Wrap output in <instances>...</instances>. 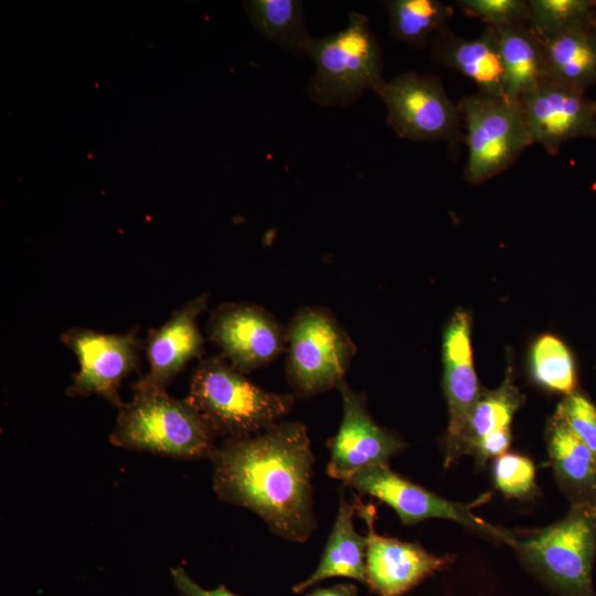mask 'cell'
I'll return each instance as SVG.
<instances>
[{"instance_id":"cell-7","label":"cell","mask_w":596,"mask_h":596,"mask_svg":"<svg viewBox=\"0 0 596 596\" xmlns=\"http://www.w3.org/2000/svg\"><path fill=\"white\" fill-rule=\"evenodd\" d=\"M468 159L465 178L480 184L507 170L532 143L519 100L479 92L462 98Z\"/></svg>"},{"instance_id":"cell-20","label":"cell","mask_w":596,"mask_h":596,"mask_svg":"<svg viewBox=\"0 0 596 596\" xmlns=\"http://www.w3.org/2000/svg\"><path fill=\"white\" fill-rule=\"evenodd\" d=\"M504 71L505 97L519 100L546 79L543 45L529 24L496 29Z\"/></svg>"},{"instance_id":"cell-23","label":"cell","mask_w":596,"mask_h":596,"mask_svg":"<svg viewBox=\"0 0 596 596\" xmlns=\"http://www.w3.org/2000/svg\"><path fill=\"white\" fill-rule=\"evenodd\" d=\"M383 3L389 14L390 35L418 49L429 45L454 15L453 7L438 0H389Z\"/></svg>"},{"instance_id":"cell-24","label":"cell","mask_w":596,"mask_h":596,"mask_svg":"<svg viewBox=\"0 0 596 596\" xmlns=\"http://www.w3.org/2000/svg\"><path fill=\"white\" fill-rule=\"evenodd\" d=\"M511 376L508 375L498 389L482 391L469 417L465 455H471L476 445L486 436L511 429L512 418L523 402V396Z\"/></svg>"},{"instance_id":"cell-32","label":"cell","mask_w":596,"mask_h":596,"mask_svg":"<svg viewBox=\"0 0 596 596\" xmlns=\"http://www.w3.org/2000/svg\"><path fill=\"white\" fill-rule=\"evenodd\" d=\"M594 9L596 11V0H593Z\"/></svg>"},{"instance_id":"cell-12","label":"cell","mask_w":596,"mask_h":596,"mask_svg":"<svg viewBox=\"0 0 596 596\" xmlns=\"http://www.w3.org/2000/svg\"><path fill=\"white\" fill-rule=\"evenodd\" d=\"M207 333L230 364L244 374L273 362L287 345V329L267 310L248 302L217 307Z\"/></svg>"},{"instance_id":"cell-8","label":"cell","mask_w":596,"mask_h":596,"mask_svg":"<svg viewBox=\"0 0 596 596\" xmlns=\"http://www.w3.org/2000/svg\"><path fill=\"white\" fill-rule=\"evenodd\" d=\"M386 108V121L403 139L418 142L461 139L462 117L441 82L429 74L405 72L374 91Z\"/></svg>"},{"instance_id":"cell-3","label":"cell","mask_w":596,"mask_h":596,"mask_svg":"<svg viewBox=\"0 0 596 596\" xmlns=\"http://www.w3.org/2000/svg\"><path fill=\"white\" fill-rule=\"evenodd\" d=\"M185 398L224 438L267 429L290 412L295 401L291 394L263 390L217 356L198 364Z\"/></svg>"},{"instance_id":"cell-6","label":"cell","mask_w":596,"mask_h":596,"mask_svg":"<svg viewBox=\"0 0 596 596\" xmlns=\"http://www.w3.org/2000/svg\"><path fill=\"white\" fill-rule=\"evenodd\" d=\"M287 381L297 396L310 397L339 386L356 348L323 307H302L287 328Z\"/></svg>"},{"instance_id":"cell-5","label":"cell","mask_w":596,"mask_h":596,"mask_svg":"<svg viewBox=\"0 0 596 596\" xmlns=\"http://www.w3.org/2000/svg\"><path fill=\"white\" fill-rule=\"evenodd\" d=\"M308 57L315 72L306 94L322 107L350 106L384 81L380 43L369 19L359 12L349 14L342 30L315 39Z\"/></svg>"},{"instance_id":"cell-28","label":"cell","mask_w":596,"mask_h":596,"mask_svg":"<svg viewBox=\"0 0 596 596\" xmlns=\"http://www.w3.org/2000/svg\"><path fill=\"white\" fill-rule=\"evenodd\" d=\"M457 6L465 14L485 21L494 29L510 24H529L531 10L524 0H459Z\"/></svg>"},{"instance_id":"cell-14","label":"cell","mask_w":596,"mask_h":596,"mask_svg":"<svg viewBox=\"0 0 596 596\" xmlns=\"http://www.w3.org/2000/svg\"><path fill=\"white\" fill-rule=\"evenodd\" d=\"M470 317L457 311L450 318L443 341L444 392L448 404L445 466L465 455V437L471 412L481 389L472 362Z\"/></svg>"},{"instance_id":"cell-11","label":"cell","mask_w":596,"mask_h":596,"mask_svg":"<svg viewBox=\"0 0 596 596\" xmlns=\"http://www.w3.org/2000/svg\"><path fill=\"white\" fill-rule=\"evenodd\" d=\"M338 390L342 401V421L329 440L328 475L344 485L360 471L389 464L405 444L394 432L380 426L368 411L366 398L342 381Z\"/></svg>"},{"instance_id":"cell-31","label":"cell","mask_w":596,"mask_h":596,"mask_svg":"<svg viewBox=\"0 0 596 596\" xmlns=\"http://www.w3.org/2000/svg\"><path fill=\"white\" fill-rule=\"evenodd\" d=\"M306 596H358V587L351 583H342L331 587L317 588Z\"/></svg>"},{"instance_id":"cell-15","label":"cell","mask_w":596,"mask_h":596,"mask_svg":"<svg viewBox=\"0 0 596 596\" xmlns=\"http://www.w3.org/2000/svg\"><path fill=\"white\" fill-rule=\"evenodd\" d=\"M358 514L368 525L365 554L366 585L377 596H403L422 581L453 562L449 555L437 556L422 546L374 530L373 505L355 503Z\"/></svg>"},{"instance_id":"cell-19","label":"cell","mask_w":596,"mask_h":596,"mask_svg":"<svg viewBox=\"0 0 596 596\" xmlns=\"http://www.w3.org/2000/svg\"><path fill=\"white\" fill-rule=\"evenodd\" d=\"M355 503H349L344 491L340 492L338 513L328 536L321 560L315 572L305 581L296 584L295 593H301L331 577H345L366 585L365 554L366 536L360 535L354 528Z\"/></svg>"},{"instance_id":"cell-16","label":"cell","mask_w":596,"mask_h":596,"mask_svg":"<svg viewBox=\"0 0 596 596\" xmlns=\"http://www.w3.org/2000/svg\"><path fill=\"white\" fill-rule=\"evenodd\" d=\"M209 299V292H202L174 310L161 327L149 331L145 345L149 370L134 391L166 390L191 360L201 358L204 339L196 319Z\"/></svg>"},{"instance_id":"cell-4","label":"cell","mask_w":596,"mask_h":596,"mask_svg":"<svg viewBox=\"0 0 596 596\" xmlns=\"http://www.w3.org/2000/svg\"><path fill=\"white\" fill-rule=\"evenodd\" d=\"M512 549L558 596H596V503H573L560 521L515 535Z\"/></svg>"},{"instance_id":"cell-21","label":"cell","mask_w":596,"mask_h":596,"mask_svg":"<svg viewBox=\"0 0 596 596\" xmlns=\"http://www.w3.org/2000/svg\"><path fill=\"white\" fill-rule=\"evenodd\" d=\"M541 42L547 81L582 93L596 83V30L570 31Z\"/></svg>"},{"instance_id":"cell-26","label":"cell","mask_w":596,"mask_h":596,"mask_svg":"<svg viewBox=\"0 0 596 596\" xmlns=\"http://www.w3.org/2000/svg\"><path fill=\"white\" fill-rule=\"evenodd\" d=\"M529 25L539 38L576 30H596L593 0H530Z\"/></svg>"},{"instance_id":"cell-1","label":"cell","mask_w":596,"mask_h":596,"mask_svg":"<svg viewBox=\"0 0 596 596\" xmlns=\"http://www.w3.org/2000/svg\"><path fill=\"white\" fill-rule=\"evenodd\" d=\"M210 459L219 499L256 513L279 538L301 543L311 536L315 456L305 425L278 422L252 436L224 438Z\"/></svg>"},{"instance_id":"cell-13","label":"cell","mask_w":596,"mask_h":596,"mask_svg":"<svg viewBox=\"0 0 596 596\" xmlns=\"http://www.w3.org/2000/svg\"><path fill=\"white\" fill-rule=\"evenodd\" d=\"M519 102L532 143L552 156L572 139H596V102L582 92L545 79Z\"/></svg>"},{"instance_id":"cell-25","label":"cell","mask_w":596,"mask_h":596,"mask_svg":"<svg viewBox=\"0 0 596 596\" xmlns=\"http://www.w3.org/2000/svg\"><path fill=\"white\" fill-rule=\"evenodd\" d=\"M530 372L536 384L565 396L577 391L574 359L565 343L552 334L535 340L530 352Z\"/></svg>"},{"instance_id":"cell-9","label":"cell","mask_w":596,"mask_h":596,"mask_svg":"<svg viewBox=\"0 0 596 596\" xmlns=\"http://www.w3.org/2000/svg\"><path fill=\"white\" fill-rule=\"evenodd\" d=\"M60 340L79 363L66 394L73 397L98 395L119 408L124 404L120 385L138 369L143 348L137 328L126 333H104L74 327L64 331Z\"/></svg>"},{"instance_id":"cell-22","label":"cell","mask_w":596,"mask_h":596,"mask_svg":"<svg viewBox=\"0 0 596 596\" xmlns=\"http://www.w3.org/2000/svg\"><path fill=\"white\" fill-rule=\"evenodd\" d=\"M255 30L283 51L296 56H309L315 42L300 0H249L244 2Z\"/></svg>"},{"instance_id":"cell-17","label":"cell","mask_w":596,"mask_h":596,"mask_svg":"<svg viewBox=\"0 0 596 596\" xmlns=\"http://www.w3.org/2000/svg\"><path fill=\"white\" fill-rule=\"evenodd\" d=\"M429 46L432 61L470 78L480 94L505 97L499 35L494 28L487 25L478 38L469 40L457 36L447 26L435 35Z\"/></svg>"},{"instance_id":"cell-27","label":"cell","mask_w":596,"mask_h":596,"mask_svg":"<svg viewBox=\"0 0 596 596\" xmlns=\"http://www.w3.org/2000/svg\"><path fill=\"white\" fill-rule=\"evenodd\" d=\"M494 486L507 497L530 498L536 492L535 466L521 454L504 453L492 466Z\"/></svg>"},{"instance_id":"cell-18","label":"cell","mask_w":596,"mask_h":596,"mask_svg":"<svg viewBox=\"0 0 596 596\" xmlns=\"http://www.w3.org/2000/svg\"><path fill=\"white\" fill-rule=\"evenodd\" d=\"M546 445L555 479L573 503H596V456L556 408L546 427Z\"/></svg>"},{"instance_id":"cell-10","label":"cell","mask_w":596,"mask_h":596,"mask_svg":"<svg viewBox=\"0 0 596 596\" xmlns=\"http://www.w3.org/2000/svg\"><path fill=\"white\" fill-rule=\"evenodd\" d=\"M348 485L390 505L406 525L428 519H446L511 547L514 544L515 534L477 517L472 512L475 504L447 500L394 472L389 465L364 469Z\"/></svg>"},{"instance_id":"cell-2","label":"cell","mask_w":596,"mask_h":596,"mask_svg":"<svg viewBox=\"0 0 596 596\" xmlns=\"http://www.w3.org/2000/svg\"><path fill=\"white\" fill-rule=\"evenodd\" d=\"M134 392L119 407L109 436L114 446L178 459L211 457L219 436L187 398L172 397L166 390Z\"/></svg>"},{"instance_id":"cell-29","label":"cell","mask_w":596,"mask_h":596,"mask_svg":"<svg viewBox=\"0 0 596 596\" xmlns=\"http://www.w3.org/2000/svg\"><path fill=\"white\" fill-rule=\"evenodd\" d=\"M577 437L596 456V406L582 392L564 396L556 407Z\"/></svg>"},{"instance_id":"cell-30","label":"cell","mask_w":596,"mask_h":596,"mask_svg":"<svg viewBox=\"0 0 596 596\" xmlns=\"http://www.w3.org/2000/svg\"><path fill=\"white\" fill-rule=\"evenodd\" d=\"M171 577L174 586L183 596H238L225 586L221 585L214 589H205L198 585L181 566L171 570Z\"/></svg>"}]
</instances>
